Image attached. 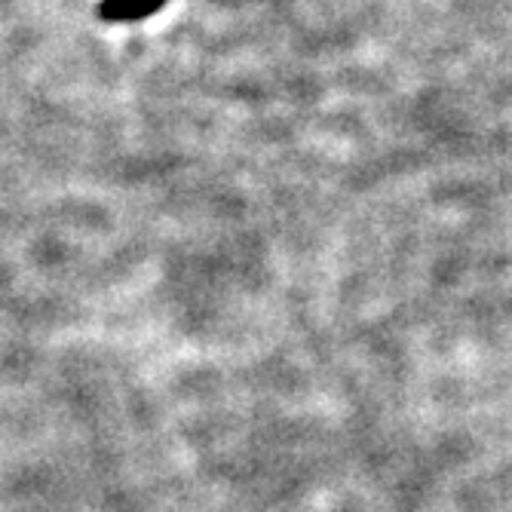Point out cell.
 Returning <instances> with one entry per match:
<instances>
[{
	"instance_id": "cell-1",
	"label": "cell",
	"mask_w": 512,
	"mask_h": 512,
	"mask_svg": "<svg viewBox=\"0 0 512 512\" xmlns=\"http://www.w3.org/2000/svg\"><path fill=\"white\" fill-rule=\"evenodd\" d=\"M166 4H169V0H102V4H99V16L105 22L129 25V22H142V19L154 16Z\"/></svg>"
}]
</instances>
